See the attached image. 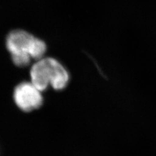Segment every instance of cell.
I'll list each match as a JSON object with an SVG mask.
<instances>
[{"mask_svg": "<svg viewBox=\"0 0 156 156\" xmlns=\"http://www.w3.org/2000/svg\"><path fill=\"white\" fill-rule=\"evenodd\" d=\"M41 92L31 82H22L14 89L13 98L19 109L30 112L42 106L43 97Z\"/></svg>", "mask_w": 156, "mask_h": 156, "instance_id": "6da1fadb", "label": "cell"}, {"mask_svg": "<svg viewBox=\"0 0 156 156\" xmlns=\"http://www.w3.org/2000/svg\"><path fill=\"white\" fill-rule=\"evenodd\" d=\"M60 62L52 57L42 58L34 64L30 71L31 82L43 92L50 85L52 78Z\"/></svg>", "mask_w": 156, "mask_h": 156, "instance_id": "7a4b0ae2", "label": "cell"}, {"mask_svg": "<svg viewBox=\"0 0 156 156\" xmlns=\"http://www.w3.org/2000/svg\"><path fill=\"white\" fill-rule=\"evenodd\" d=\"M33 38L31 33L22 29L12 31L6 38L7 50L11 55L28 53V49Z\"/></svg>", "mask_w": 156, "mask_h": 156, "instance_id": "3957f363", "label": "cell"}, {"mask_svg": "<svg viewBox=\"0 0 156 156\" xmlns=\"http://www.w3.org/2000/svg\"><path fill=\"white\" fill-rule=\"evenodd\" d=\"M70 74L61 62L57 65L50 85L55 90H62L67 87L70 81Z\"/></svg>", "mask_w": 156, "mask_h": 156, "instance_id": "277c9868", "label": "cell"}, {"mask_svg": "<svg viewBox=\"0 0 156 156\" xmlns=\"http://www.w3.org/2000/svg\"><path fill=\"white\" fill-rule=\"evenodd\" d=\"M46 50L47 46L45 42L40 38L34 37L29 47L28 53L31 58L38 61L44 58L43 57L46 53Z\"/></svg>", "mask_w": 156, "mask_h": 156, "instance_id": "5b68a950", "label": "cell"}, {"mask_svg": "<svg viewBox=\"0 0 156 156\" xmlns=\"http://www.w3.org/2000/svg\"><path fill=\"white\" fill-rule=\"evenodd\" d=\"M12 61L16 66L23 68L28 66L31 62V57L28 53H22V54L11 55Z\"/></svg>", "mask_w": 156, "mask_h": 156, "instance_id": "8992f818", "label": "cell"}]
</instances>
